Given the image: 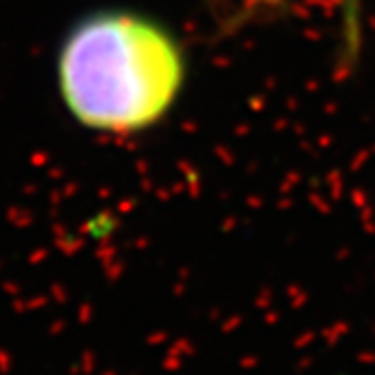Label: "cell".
I'll return each instance as SVG.
<instances>
[{"label": "cell", "mask_w": 375, "mask_h": 375, "mask_svg": "<svg viewBox=\"0 0 375 375\" xmlns=\"http://www.w3.org/2000/svg\"><path fill=\"white\" fill-rule=\"evenodd\" d=\"M188 80L181 41L152 16L100 9L61 41L57 87L80 127L106 136L154 129L174 109Z\"/></svg>", "instance_id": "obj_1"}, {"label": "cell", "mask_w": 375, "mask_h": 375, "mask_svg": "<svg viewBox=\"0 0 375 375\" xmlns=\"http://www.w3.org/2000/svg\"><path fill=\"white\" fill-rule=\"evenodd\" d=\"M246 5H281L287 0H242ZM339 14L341 25V44H344L346 57H355L362 44V14L367 0H328Z\"/></svg>", "instance_id": "obj_2"}]
</instances>
